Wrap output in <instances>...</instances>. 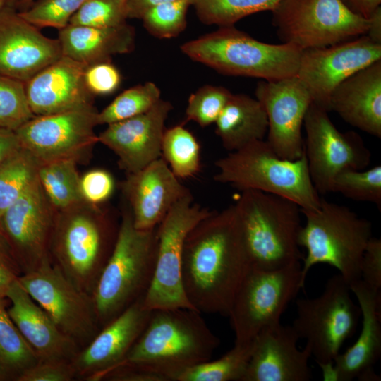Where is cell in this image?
Masks as SVG:
<instances>
[{
    "mask_svg": "<svg viewBox=\"0 0 381 381\" xmlns=\"http://www.w3.org/2000/svg\"><path fill=\"white\" fill-rule=\"evenodd\" d=\"M172 109L169 101L160 99L142 114L107 125L98 142L118 157L127 174L137 172L161 157L165 122Z\"/></svg>",
    "mask_w": 381,
    "mask_h": 381,
    "instance_id": "44dd1931",
    "label": "cell"
},
{
    "mask_svg": "<svg viewBox=\"0 0 381 381\" xmlns=\"http://www.w3.org/2000/svg\"><path fill=\"white\" fill-rule=\"evenodd\" d=\"M214 180L239 190L275 195L315 210L321 202L311 181L305 153L296 160L279 157L265 140L254 141L214 163Z\"/></svg>",
    "mask_w": 381,
    "mask_h": 381,
    "instance_id": "8992f818",
    "label": "cell"
},
{
    "mask_svg": "<svg viewBox=\"0 0 381 381\" xmlns=\"http://www.w3.org/2000/svg\"><path fill=\"white\" fill-rule=\"evenodd\" d=\"M161 99L159 87L146 82L127 89L98 112V124H111L142 114Z\"/></svg>",
    "mask_w": 381,
    "mask_h": 381,
    "instance_id": "d590c367",
    "label": "cell"
},
{
    "mask_svg": "<svg viewBox=\"0 0 381 381\" xmlns=\"http://www.w3.org/2000/svg\"><path fill=\"white\" fill-rule=\"evenodd\" d=\"M57 39L63 56L90 66L111 61L114 55L132 52L135 32L133 27L127 23L111 28L68 24L59 30Z\"/></svg>",
    "mask_w": 381,
    "mask_h": 381,
    "instance_id": "83f0119b",
    "label": "cell"
},
{
    "mask_svg": "<svg viewBox=\"0 0 381 381\" xmlns=\"http://www.w3.org/2000/svg\"><path fill=\"white\" fill-rule=\"evenodd\" d=\"M255 97L267 114L269 145L282 159L300 158L304 153L301 128L312 103L304 84L296 76L262 80L257 85Z\"/></svg>",
    "mask_w": 381,
    "mask_h": 381,
    "instance_id": "ac0fdd59",
    "label": "cell"
},
{
    "mask_svg": "<svg viewBox=\"0 0 381 381\" xmlns=\"http://www.w3.org/2000/svg\"><path fill=\"white\" fill-rule=\"evenodd\" d=\"M21 270L0 233V296L6 297L11 284L21 275Z\"/></svg>",
    "mask_w": 381,
    "mask_h": 381,
    "instance_id": "7dc6e473",
    "label": "cell"
},
{
    "mask_svg": "<svg viewBox=\"0 0 381 381\" xmlns=\"http://www.w3.org/2000/svg\"><path fill=\"white\" fill-rule=\"evenodd\" d=\"M232 93L222 86L207 85L192 93L186 109V121H193L201 127L214 123Z\"/></svg>",
    "mask_w": 381,
    "mask_h": 381,
    "instance_id": "ab89813d",
    "label": "cell"
},
{
    "mask_svg": "<svg viewBox=\"0 0 381 381\" xmlns=\"http://www.w3.org/2000/svg\"><path fill=\"white\" fill-rule=\"evenodd\" d=\"M95 107L44 116H35L15 132L21 147L40 164L61 159L79 161L98 142Z\"/></svg>",
    "mask_w": 381,
    "mask_h": 381,
    "instance_id": "9a60e30c",
    "label": "cell"
},
{
    "mask_svg": "<svg viewBox=\"0 0 381 381\" xmlns=\"http://www.w3.org/2000/svg\"><path fill=\"white\" fill-rule=\"evenodd\" d=\"M214 123L215 133L229 152L264 140L268 130L263 106L245 94H232Z\"/></svg>",
    "mask_w": 381,
    "mask_h": 381,
    "instance_id": "f1b7e54d",
    "label": "cell"
},
{
    "mask_svg": "<svg viewBox=\"0 0 381 381\" xmlns=\"http://www.w3.org/2000/svg\"><path fill=\"white\" fill-rule=\"evenodd\" d=\"M141 298L102 327L71 361L76 377L102 380L126 357L143 330L151 310Z\"/></svg>",
    "mask_w": 381,
    "mask_h": 381,
    "instance_id": "7402d4cb",
    "label": "cell"
},
{
    "mask_svg": "<svg viewBox=\"0 0 381 381\" xmlns=\"http://www.w3.org/2000/svg\"><path fill=\"white\" fill-rule=\"evenodd\" d=\"M212 212L195 202L190 191L172 206L156 226L154 274L143 298V304L148 310H195L186 298L182 284L183 246L190 231Z\"/></svg>",
    "mask_w": 381,
    "mask_h": 381,
    "instance_id": "7c38bea8",
    "label": "cell"
},
{
    "mask_svg": "<svg viewBox=\"0 0 381 381\" xmlns=\"http://www.w3.org/2000/svg\"><path fill=\"white\" fill-rule=\"evenodd\" d=\"M84 80L87 88L94 96L107 95L119 88L121 75L111 61H104L87 66Z\"/></svg>",
    "mask_w": 381,
    "mask_h": 381,
    "instance_id": "ee69618b",
    "label": "cell"
},
{
    "mask_svg": "<svg viewBox=\"0 0 381 381\" xmlns=\"http://www.w3.org/2000/svg\"><path fill=\"white\" fill-rule=\"evenodd\" d=\"M291 325L280 322L262 329L253 340V349L242 381H309L312 356Z\"/></svg>",
    "mask_w": 381,
    "mask_h": 381,
    "instance_id": "603a6c76",
    "label": "cell"
},
{
    "mask_svg": "<svg viewBox=\"0 0 381 381\" xmlns=\"http://www.w3.org/2000/svg\"><path fill=\"white\" fill-rule=\"evenodd\" d=\"M192 4L190 0H179L155 6L141 18L143 26L155 37H175L186 27V13Z\"/></svg>",
    "mask_w": 381,
    "mask_h": 381,
    "instance_id": "74e56055",
    "label": "cell"
},
{
    "mask_svg": "<svg viewBox=\"0 0 381 381\" xmlns=\"http://www.w3.org/2000/svg\"><path fill=\"white\" fill-rule=\"evenodd\" d=\"M119 224L85 202L58 211L52 234V262L77 288L92 294L114 246Z\"/></svg>",
    "mask_w": 381,
    "mask_h": 381,
    "instance_id": "277c9868",
    "label": "cell"
},
{
    "mask_svg": "<svg viewBox=\"0 0 381 381\" xmlns=\"http://www.w3.org/2000/svg\"><path fill=\"white\" fill-rule=\"evenodd\" d=\"M128 19L126 2L118 0H85L69 20L71 25L111 28Z\"/></svg>",
    "mask_w": 381,
    "mask_h": 381,
    "instance_id": "60d3db41",
    "label": "cell"
},
{
    "mask_svg": "<svg viewBox=\"0 0 381 381\" xmlns=\"http://www.w3.org/2000/svg\"><path fill=\"white\" fill-rule=\"evenodd\" d=\"M87 66L62 55L25 83L28 102L34 115L95 107L94 95L84 80Z\"/></svg>",
    "mask_w": 381,
    "mask_h": 381,
    "instance_id": "d4e9b609",
    "label": "cell"
},
{
    "mask_svg": "<svg viewBox=\"0 0 381 381\" xmlns=\"http://www.w3.org/2000/svg\"><path fill=\"white\" fill-rule=\"evenodd\" d=\"M61 56L58 39L43 35L14 7L0 10V75L25 83Z\"/></svg>",
    "mask_w": 381,
    "mask_h": 381,
    "instance_id": "d6986e66",
    "label": "cell"
},
{
    "mask_svg": "<svg viewBox=\"0 0 381 381\" xmlns=\"http://www.w3.org/2000/svg\"><path fill=\"white\" fill-rule=\"evenodd\" d=\"M379 60L381 44L363 35L331 46L302 50L296 76L306 86L312 103L329 111V98L335 87Z\"/></svg>",
    "mask_w": 381,
    "mask_h": 381,
    "instance_id": "2e32d148",
    "label": "cell"
},
{
    "mask_svg": "<svg viewBox=\"0 0 381 381\" xmlns=\"http://www.w3.org/2000/svg\"><path fill=\"white\" fill-rule=\"evenodd\" d=\"M180 48L191 60L220 73L265 80L296 76L302 52L290 44L257 40L234 25L219 27Z\"/></svg>",
    "mask_w": 381,
    "mask_h": 381,
    "instance_id": "52a82bcc",
    "label": "cell"
},
{
    "mask_svg": "<svg viewBox=\"0 0 381 381\" xmlns=\"http://www.w3.org/2000/svg\"><path fill=\"white\" fill-rule=\"evenodd\" d=\"M54 210L37 177L0 219V229L12 246L22 274L51 260Z\"/></svg>",
    "mask_w": 381,
    "mask_h": 381,
    "instance_id": "e0dca14e",
    "label": "cell"
},
{
    "mask_svg": "<svg viewBox=\"0 0 381 381\" xmlns=\"http://www.w3.org/2000/svg\"><path fill=\"white\" fill-rule=\"evenodd\" d=\"M118 1H123V2H126L127 1V0H118Z\"/></svg>",
    "mask_w": 381,
    "mask_h": 381,
    "instance_id": "9f6ffc18",
    "label": "cell"
},
{
    "mask_svg": "<svg viewBox=\"0 0 381 381\" xmlns=\"http://www.w3.org/2000/svg\"><path fill=\"white\" fill-rule=\"evenodd\" d=\"M252 349L253 341L235 343L234 347L221 358L188 368L177 381H242Z\"/></svg>",
    "mask_w": 381,
    "mask_h": 381,
    "instance_id": "836d02e7",
    "label": "cell"
},
{
    "mask_svg": "<svg viewBox=\"0 0 381 381\" xmlns=\"http://www.w3.org/2000/svg\"><path fill=\"white\" fill-rule=\"evenodd\" d=\"M329 110L349 124L381 138V60L354 73L331 94Z\"/></svg>",
    "mask_w": 381,
    "mask_h": 381,
    "instance_id": "4316f807",
    "label": "cell"
},
{
    "mask_svg": "<svg viewBox=\"0 0 381 381\" xmlns=\"http://www.w3.org/2000/svg\"><path fill=\"white\" fill-rule=\"evenodd\" d=\"M115 182L107 170L95 169L87 171L80 179V190L83 201L98 206L112 195Z\"/></svg>",
    "mask_w": 381,
    "mask_h": 381,
    "instance_id": "7bdbcfd3",
    "label": "cell"
},
{
    "mask_svg": "<svg viewBox=\"0 0 381 381\" xmlns=\"http://www.w3.org/2000/svg\"><path fill=\"white\" fill-rule=\"evenodd\" d=\"M18 281L80 349L100 330L92 295L77 288L50 259L23 273Z\"/></svg>",
    "mask_w": 381,
    "mask_h": 381,
    "instance_id": "4fadbf2b",
    "label": "cell"
},
{
    "mask_svg": "<svg viewBox=\"0 0 381 381\" xmlns=\"http://www.w3.org/2000/svg\"><path fill=\"white\" fill-rule=\"evenodd\" d=\"M5 298L0 296V377L17 380L39 358L11 318Z\"/></svg>",
    "mask_w": 381,
    "mask_h": 381,
    "instance_id": "4dcf8cb0",
    "label": "cell"
},
{
    "mask_svg": "<svg viewBox=\"0 0 381 381\" xmlns=\"http://www.w3.org/2000/svg\"><path fill=\"white\" fill-rule=\"evenodd\" d=\"M369 26L366 33L373 41L381 44V7H378L368 18Z\"/></svg>",
    "mask_w": 381,
    "mask_h": 381,
    "instance_id": "816d5d0a",
    "label": "cell"
},
{
    "mask_svg": "<svg viewBox=\"0 0 381 381\" xmlns=\"http://www.w3.org/2000/svg\"><path fill=\"white\" fill-rule=\"evenodd\" d=\"M332 192L339 193L349 199L368 202L381 207V166L369 169H349L334 179Z\"/></svg>",
    "mask_w": 381,
    "mask_h": 381,
    "instance_id": "8d00e7d4",
    "label": "cell"
},
{
    "mask_svg": "<svg viewBox=\"0 0 381 381\" xmlns=\"http://www.w3.org/2000/svg\"><path fill=\"white\" fill-rule=\"evenodd\" d=\"M156 249V228L136 229L127 206L92 294L100 329L145 296L153 277Z\"/></svg>",
    "mask_w": 381,
    "mask_h": 381,
    "instance_id": "5b68a950",
    "label": "cell"
},
{
    "mask_svg": "<svg viewBox=\"0 0 381 381\" xmlns=\"http://www.w3.org/2000/svg\"><path fill=\"white\" fill-rule=\"evenodd\" d=\"M353 13L368 19L380 6L381 0H341Z\"/></svg>",
    "mask_w": 381,
    "mask_h": 381,
    "instance_id": "f907efd6",
    "label": "cell"
},
{
    "mask_svg": "<svg viewBox=\"0 0 381 381\" xmlns=\"http://www.w3.org/2000/svg\"><path fill=\"white\" fill-rule=\"evenodd\" d=\"M122 190L133 225L140 230L156 228L172 206L190 191L162 157L137 172L128 174Z\"/></svg>",
    "mask_w": 381,
    "mask_h": 381,
    "instance_id": "cb8c5ba5",
    "label": "cell"
},
{
    "mask_svg": "<svg viewBox=\"0 0 381 381\" xmlns=\"http://www.w3.org/2000/svg\"><path fill=\"white\" fill-rule=\"evenodd\" d=\"M85 0H38L19 14L33 25L54 28L59 30L67 26L71 18Z\"/></svg>",
    "mask_w": 381,
    "mask_h": 381,
    "instance_id": "b9f144b4",
    "label": "cell"
},
{
    "mask_svg": "<svg viewBox=\"0 0 381 381\" xmlns=\"http://www.w3.org/2000/svg\"><path fill=\"white\" fill-rule=\"evenodd\" d=\"M16 0H8L7 6L14 7Z\"/></svg>",
    "mask_w": 381,
    "mask_h": 381,
    "instance_id": "11a10c76",
    "label": "cell"
},
{
    "mask_svg": "<svg viewBox=\"0 0 381 381\" xmlns=\"http://www.w3.org/2000/svg\"><path fill=\"white\" fill-rule=\"evenodd\" d=\"M161 157L179 179L193 177L200 169V145L183 123L165 129Z\"/></svg>",
    "mask_w": 381,
    "mask_h": 381,
    "instance_id": "1f68e13d",
    "label": "cell"
},
{
    "mask_svg": "<svg viewBox=\"0 0 381 381\" xmlns=\"http://www.w3.org/2000/svg\"><path fill=\"white\" fill-rule=\"evenodd\" d=\"M358 301L362 327L356 342L333 363L322 365L325 380H380L373 367L381 355V291L361 279L350 284Z\"/></svg>",
    "mask_w": 381,
    "mask_h": 381,
    "instance_id": "ffe728a7",
    "label": "cell"
},
{
    "mask_svg": "<svg viewBox=\"0 0 381 381\" xmlns=\"http://www.w3.org/2000/svg\"><path fill=\"white\" fill-rule=\"evenodd\" d=\"M304 285L301 262L270 270L250 267L228 314L235 343L250 342L262 329L279 323Z\"/></svg>",
    "mask_w": 381,
    "mask_h": 381,
    "instance_id": "30bf717a",
    "label": "cell"
},
{
    "mask_svg": "<svg viewBox=\"0 0 381 381\" xmlns=\"http://www.w3.org/2000/svg\"><path fill=\"white\" fill-rule=\"evenodd\" d=\"M35 116L28 102L25 83L0 75V128L16 131Z\"/></svg>",
    "mask_w": 381,
    "mask_h": 381,
    "instance_id": "f35d334b",
    "label": "cell"
},
{
    "mask_svg": "<svg viewBox=\"0 0 381 381\" xmlns=\"http://www.w3.org/2000/svg\"><path fill=\"white\" fill-rule=\"evenodd\" d=\"M40 163L20 147L0 164V219L37 179Z\"/></svg>",
    "mask_w": 381,
    "mask_h": 381,
    "instance_id": "d6a6232c",
    "label": "cell"
},
{
    "mask_svg": "<svg viewBox=\"0 0 381 381\" xmlns=\"http://www.w3.org/2000/svg\"><path fill=\"white\" fill-rule=\"evenodd\" d=\"M352 294L350 284L339 274L327 280L320 295L296 302L291 326L320 366L333 363L357 328L361 310Z\"/></svg>",
    "mask_w": 381,
    "mask_h": 381,
    "instance_id": "9c48e42d",
    "label": "cell"
},
{
    "mask_svg": "<svg viewBox=\"0 0 381 381\" xmlns=\"http://www.w3.org/2000/svg\"><path fill=\"white\" fill-rule=\"evenodd\" d=\"M327 110L311 103L303 120L306 138L304 153L311 181L319 194L332 192L334 179L341 172L365 169L371 153L353 131L341 132Z\"/></svg>",
    "mask_w": 381,
    "mask_h": 381,
    "instance_id": "5bb4252c",
    "label": "cell"
},
{
    "mask_svg": "<svg viewBox=\"0 0 381 381\" xmlns=\"http://www.w3.org/2000/svg\"><path fill=\"white\" fill-rule=\"evenodd\" d=\"M250 269L232 205L212 211L187 235L182 284L196 311L228 316Z\"/></svg>",
    "mask_w": 381,
    "mask_h": 381,
    "instance_id": "6da1fadb",
    "label": "cell"
},
{
    "mask_svg": "<svg viewBox=\"0 0 381 381\" xmlns=\"http://www.w3.org/2000/svg\"><path fill=\"white\" fill-rule=\"evenodd\" d=\"M76 378L70 361H38L24 371L18 381H71Z\"/></svg>",
    "mask_w": 381,
    "mask_h": 381,
    "instance_id": "f6af8a7d",
    "label": "cell"
},
{
    "mask_svg": "<svg viewBox=\"0 0 381 381\" xmlns=\"http://www.w3.org/2000/svg\"><path fill=\"white\" fill-rule=\"evenodd\" d=\"M361 279L370 287L381 290V240L372 237L361 262Z\"/></svg>",
    "mask_w": 381,
    "mask_h": 381,
    "instance_id": "bcb514c9",
    "label": "cell"
},
{
    "mask_svg": "<svg viewBox=\"0 0 381 381\" xmlns=\"http://www.w3.org/2000/svg\"><path fill=\"white\" fill-rule=\"evenodd\" d=\"M271 11L279 40L301 50L366 35L369 26L341 0H281Z\"/></svg>",
    "mask_w": 381,
    "mask_h": 381,
    "instance_id": "8fae6325",
    "label": "cell"
},
{
    "mask_svg": "<svg viewBox=\"0 0 381 381\" xmlns=\"http://www.w3.org/2000/svg\"><path fill=\"white\" fill-rule=\"evenodd\" d=\"M232 206L250 267L275 270L303 260L298 244L301 211L297 204L246 190Z\"/></svg>",
    "mask_w": 381,
    "mask_h": 381,
    "instance_id": "3957f363",
    "label": "cell"
},
{
    "mask_svg": "<svg viewBox=\"0 0 381 381\" xmlns=\"http://www.w3.org/2000/svg\"><path fill=\"white\" fill-rule=\"evenodd\" d=\"M176 1L179 0H127L128 18L141 19L144 13L150 8L162 4ZM190 1H193V0Z\"/></svg>",
    "mask_w": 381,
    "mask_h": 381,
    "instance_id": "681fc988",
    "label": "cell"
},
{
    "mask_svg": "<svg viewBox=\"0 0 381 381\" xmlns=\"http://www.w3.org/2000/svg\"><path fill=\"white\" fill-rule=\"evenodd\" d=\"M201 315L190 308L152 310L135 342L113 369L139 370L149 381H177L188 368L210 360L219 346Z\"/></svg>",
    "mask_w": 381,
    "mask_h": 381,
    "instance_id": "7a4b0ae2",
    "label": "cell"
},
{
    "mask_svg": "<svg viewBox=\"0 0 381 381\" xmlns=\"http://www.w3.org/2000/svg\"><path fill=\"white\" fill-rule=\"evenodd\" d=\"M7 4L8 0H0V10L5 6H7Z\"/></svg>",
    "mask_w": 381,
    "mask_h": 381,
    "instance_id": "db71d44e",
    "label": "cell"
},
{
    "mask_svg": "<svg viewBox=\"0 0 381 381\" xmlns=\"http://www.w3.org/2000/svg\"><path fill=\"white\" fill-rule=\"evenodd\" d=\"M20 147L15 131L0 128V164Z\"/></svg>",
    "mask_w": 381,
    "mask_h": 381,
    "instance_id": "c3c4849f",
    "label": "cell"
},
{
    "mask_svg": "<svg viewBox=\"0 0 381 381\" xmlns=\"http://www.w3.org/2000/svg\"><path fill=\"white\" fill-rule=\"evenodd\" d=\"M6 298L8 314L39 361H71L80 348L56 325L49 314L22 286L18 279L9 286Z\"/></svg>",
    "mask_w": 381,
    "mask_h": 381,
    "instance_id": "484cf974",
    "label": "cell"
},
{
    "mask_svg": "<svg viewBox=\"0 0 381 381\" xmlns=\"http://www.w3.org/2000/svg\"><path fill=\"white\" fill-rule=\"evenodd\" d=\"M75 159H61L40 164L39 182L50 204L57 211L84 202L80 190V176Z\"/></svg>",
    "mask_w": 381,
    "mask_h": 381,
    "instance_id": "f546056e",
    "label": "cell"
},
{
    "mask_svg": "<svg viewBox=\"0 0 381 381\" xmlns=\"http://www.w3.org/2000/svg\"><path fill=\"white\" fill-rule=\"evenodd\" d=\"M306 224L298 234L300 247L306 249L301 265L302 281L319 263L335 267L350 284L361 279V262L372 236V224L349 207L321 198L315 210H301Z\"/></svg>",
    "mask_w": 381,
    "mask_h": 381,
    "instance_id": "ba28073f",
    "label": "cell"
},
{
    "mask_svg": "<svg viewBox=\"0 0 381 381\" xmlns=\"http://www.w3.org/2000/svg\"><path fill=\"white\" fill-rule=\"evenodd\" d=\"M281 0H193L197 16L206 25H234L249 15L272 11Z\"/></svg>",
    "mask_w": 381,
    "mask_h": 381,
    "instance_id": "e575fe53",
    "label": "cell"
},
{
    "mask_svg": "<svg viewBox=\"0 0 381 381\" xmlns=\"http://www.w3.org/2000/svg\"><path fill=\"white\" fill-rule=\"evenodd\" d=\"M36 0H16L14 8L19 12L28 9Z\"/></svg>",
    "mask_w": 381,
    "mask_h": 381,
    "instance_id": "f5cc1de1",
    "label": "cell"
}]
</instances>
